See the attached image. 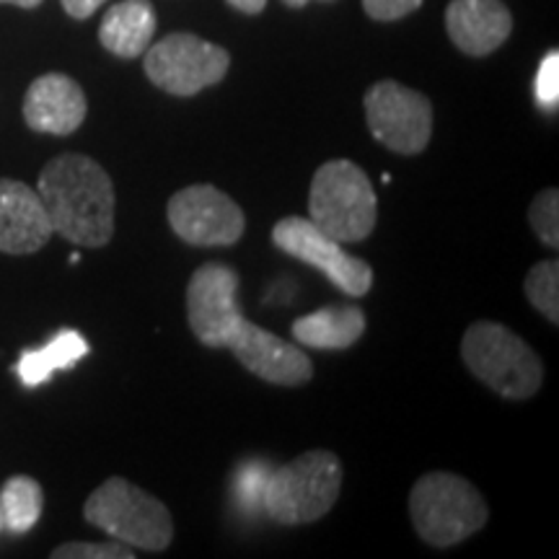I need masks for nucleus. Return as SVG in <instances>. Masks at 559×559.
I'll use <instances>...</instances> for the list:
<instances>
[{
    "instance_id": "obj_24",
    "label": "nucleus",
    "mask_w": 559,
    "mask_h": 559,
    "mask_svg": "<svg viewBox=\"0 0 559 559\" xmlns=\"http://www.w3.org/2000/svg\"><path fill=\"white\" fill-rule=\"evenodd\" d=\"M536 99L544 109H557L559 104V55L549 52L542 60L539 73H536Z\"/></svg>"
},
{
    "instance_id": "obj_29",
    "label": "nucleus",
    "mask_w": 559,
    "mask_h": 559,
    "mask_svg": "<svg viewBox=\"0 0 559 559\" xmlns=\"http://www.w3.org/2000/svg\"><path fill=\"white\" fill-rule=\"evenodd\" d=\"M285 5H290V9H304L306 3H309V0H283Z\"/></svg>"
},
{
    "instance_id": "obj_9",
    "label": "nucleus",
    "mask_w": 559,
    "mask_h": 559,
    "mask_svg": "<svg viewBox=\"0 0 559 559\" xmlns=\"http://www.w3.org/2000/svg\"><path fill=\"white\" fill-rule=\"evenodd\" d=\"M272 241L280 251L296 257L304 264L317 267L326 280H332L349 298H362L373 285V270L368 262L347 254L340 241L317 228L311 218L288 215L272 228Z\"/></svg>"
},
{
    "instance_id": "obj_1",
    "label": "nucleus",
    "mask_w": 559,
    "mask_h": 559,
    "mask_svg": "<svg viewBox=\"0 0 559 559\" xmlns=\"http://www.w3.org/2000/svg\"><path fill=\"white\" fill-rule=\"evenodd\" d=\"M37 192L52 230L79 247L102 249L115 236V185L94 158L62 153L39 174Z\"/></svg>"
},
{
    "instance_id": "obj_5",
    "label": "nucleus",
    "mask_w": 559,
    "mask_h": 559,
    "mask_svg": "<svg viewBox=\"0 0 559 559\" xmlns=\"http://www.w3.org/2000/svg\"><path fill=\"white\" fill-rule=\"evenodd\" d=\"M342 461L332 451L300 453L290 464L270 472L264 513L283 526L324 519L342 492Z\"/></svg>"
},
{
    "instance_id": "obj_30",
    "label": "nucleus",
    "mask_w": 559,
    "mask_h": 559,
    "mask_svg": "<svg viewBox=\"0 0 559 559\" xmlns=\"http://www.w3.org/2000/svg\"><path fill=\"white\" fill-rule=\"evenodd\" d=\"M0 528H3V513H0Z\"/></svg>"
},
{
    "instance_id": "obj_23",
    "label": "nucleus",
    "mask_w": 559,
    "mask_h": 559,
    "mask_svg": "<svg viewBox=\"0 0 559 559\" xmlns=\"http://www.w3.org/2000/svg\"><path fill=\"white\" fill-rule=\"evenodd\" d=\"M135 551H132L128 544L122 542H70L60 544L58 549H52V559H132Z\"/></svg>"
},
{
    "instance_id": "obj_19",
    "label": "nucleus",
    "mask_w": 559,
    "mask_h": 559,
    "mask_svg": "<svg viewBox=\"0 0 559 559\" xmlns=\"http://www.w3.org/2000/svg\"><path fill=\"white\" fill-rule=\"evenodd\" d=\"M45 508V492L32 477H11L0 489V513L3 526L13 534H26L39 521Z\"/></svg>"
},
{
    "instance_id": "obj_22",
    "label": "nucleus",
    "mask_w": 559,
    "mask_h": 559,
    "mask_svg": "<svg viewBox=\"0 0 559 559\" xmlns=\"http://www.w3.org/2000/svg\"><path fill=\"white\" fill-rule=\"evenodd\" d=\"M270 469L264 464H247L236 474V498L247 513L264 510V487H267Z\"/></svg>"
},
{
    "instance_id": "obj_20",
    "label": "nucleus",
    "mask_w": 559,
    "mask_h": 559,
    "mask_svg": "<svg viewBox=\"0 0 559 559\" xmlns=\"http://www.w3.org/2000/svg\"><path fill=\"white\" fill-rule=\"evenodd\" d=\"M523 290L536 311L551 324H559V262L547 260L534 264L523 280Z\"/></svg>"
},
{
    "instance_id": "obj_17",
    "label": "nucleus",
    "mask_w": 559,
    "mask_h": 559,
    "mask_svg": "<svg viewBox=\"0 0 559 559\" xmlns=\"http://www.w3.org/2000/svg\"><path fill=\"white\" fill-rule=\"evenodd\" d=\"M366 334V313L358 306L321 309L293 324V337L313 349H347Z\"/></svg>"
},
{
    "instance_id": "obj_28",
    "label": "nucleus",
    "mask_w": 559,
    "mask_h": 559,
    "mask_svg": "<svg viewBox=\"0 0 559 559\" xmlns=\"http://www.w3.org/2000/svg\"><path fill=\"white\" fill-rule=\"evenodd\" d=\"M0 3H13L19 9H37L41 0H0Z\"/></svg>"
},
{
    "instance_id": "obj_11",
    "label": "nucleus",
    "mask_w": 559,
    "mask_h": 559,
    "mask_svg": "<svg viewBox=\"0 0 559 559\" xmlns=\"http://www.w3.org/2000/svg\"><path fill=\"white\" fill-rule=\"evenodd\" d=\"M239 275L226 264H202L194 270L187 288V319L190 330L205 347H228L241 326V311L236 304Z\"/></svg>"
},
{
    "instance_id": "obj_7",
    "label": "nucleus",
    "mask_w": 559,
    "mask_h": 559,
    "mask_svg": "<svg viewBox=\"0 0 559 559\" xmlns=\"http://www.w3.org/2000/svg\"><path fill=\"white\" fill-rule=\"evenodd\" d=\"M228 52L194 34H169L145 50V73L151 83L174 96H194L226 79Z\"/></svg>"
},
{
    "instance_id": "obj_18",
    "label": "nucleus",
    "mask_w": 559,
    "mask_h": 559,
    "mask_svg": "<svg viewBox=\"0 0 559 559\" xmlns=\"http://www.w3.org/2000/svg\"><path fill=\"white\" fill-rule=\"evenodd\" d=\"M86 355L88 342L83 340V334L75 330H62L41 349H29V353L21 355L16 362V373L24 381V386L34 389L50 379L55 370L73 368Z\"/></svg>"
},
{
    "instance_id": "obj_15",
    "label": "nucleus",
    "mask_w": 559,
    "mask_h": 559,
    "mask_svg": "<svg viewBox=\"0 0 559 559\" xmlns=\"http://www.w3.org/2000/svg\"><path fill=\"white\" fill-rule=\"evenodd\" d=\"M453 45L472 58L495 52L513 32V16L500 0H453L445 11Z\"/></svg>"
},
{
    "instance_id": "obj_13",
    "label": "nucleus",
    "mask_w": 559,
    "mask_h": 559,
    "mask_svg": "<svg viewBox=\"0 0 559 559\" xmlns=\"http://www.w3.org/2000/svg\"><path fill=\"white\" fill-rule=\"evenodd\" d=\"M52 234L39 192L19 179H0V251L34 254L52 239Z\"/></svg>"
},
{
    "instance_id": "obj_10",
    "label": "nucleus",
    "mask_w": 559,
    "mask_h": 559,
    "mask_svg": "<svg viewBox=\"0 0 559 559\" xmlns=\"http://www.w3.org/2000/svg\"><path fill=\"white\" fill-rule=\"evenodd\" d=\"M169 226L192 247H230L243 236V210L213 185H194L169 200Z\"/></svg>"
},
{
    "instance_id": "obj_25",
    "label": "nucleus",
    "mask_w": 559,
    "mask_h": 559,
    "mask_svg": "<svg viewBox=\"0 0 559 559\" xmlns=\"http://www.w3.org/2000/svg\"><path fill=\"white\" fill-rule=\"evenodd\" d=\"M423 0H362V9L376 21H396L415 13Z\"/></svg>"
},
{
    "instance_id": "obj_16",
    "label": "nucleus",
    "mask_w": 559,
    "mask_h": 559,
    "mask_svg": "<svg viewBox=\"0 0 559 559\" xmlns=\"http://www.w3.org/2000/svg\"><path fill=\"white\" fill-rule=\"evenodd\" d=\"M156 24L151 0H122L104 13L99 39L117 58H138L151 47Z\"/></svg>"
},
{
    "instance_id": "obj_27",
    "label": "nucleus",
    "mask_w": 559,
    "mask_h": 559,
    "mask_svg": "<svg viewBox=\"0 0 559 559\" xmlns=\"http://www.w3.org/2000/svg\"><path fill=\"white\" fill-rule=\"evenodd\" d=\"M228 3L241 13H262L264 5H267V0H228Z\"/></svg>"
},
{
    "instance_id": "obj_12",
    "label": "nucleus",
    "mask_w": 559,
    "mask_h": 559,
    "mask_svg": "<svg viewBox=\"0 0 559 559\" xmlns=\"http://www.w3.org/2000/svg\"><path fill=\"white\" fill-rule=\"evenodd\" d=\"M228 349L249 373L277 386H304L313 376V362L304 349L247 319L241 321Z\"/></svg>"
},
{
    "instance_id": "obj_21",
    "label": "nucleus",
    "mask_w": 559,
    "mask_h": 559,
    "mask_svg": "<svg viewBox=\"0 0 559 559\" xmlns=\"http://www.w3.org/2000/svg\"><path fill=\"white\" fill-rule=\"evenodd\" d=\"M528 223L536 230L544 247H559V192L555 187L536 194V200L528 207Z\"/></svg>"
},
{
    "instance_id": "obj_6",
    "label": "nucleus",
    "mask_w": 559,
    "mask_h": 559,
    "mask_svg": "<svg viewBox=\"0 0 559 559\" xmlns=\"http://www.w3.org/2000/svg\"><path fill=\"white\" fill-rule=\"evenodd\" d=\"M83 515L132 549L164 551L174 542V519L164 502L122 477H111L83 506Z\"/></svg>"
},
{
    "instance_id": "obj_2",
    "label": "nucleus",
    "mask_w": 559,
    "mask_h": 559,
    "mask_svg": "<svg viewBox=\"0 0 559 559\" xmlns=\"http://www.w3.org/2000/svg\"><path fill=\"white\" fill-rule=\"evenodd\" d=\"M409 515L419 539L449 549L485 528L489 508L472 481L451 472H432L412 487Z\"/></svg>"
},
{
    "instance_id": "obj_14",
    "label": "nucleus",
    "mask_w": 559,
    "mask_h": 559,
    "mask_svg": "<svg viewBox=\"0 0 559 559\" xmlns=\"http://www.w3.org/2000/svg\"><path fill=\"white\" fill-rule=\"evenodd\" d=\"M86 94L73 79L62 73H47L26 91L24 120L34 132L70 135L86 120Z\"/></svg>"
},
{
    "instance_id": "obj_4",
    "label": "nucleus",
    "mask_w": 559,
    "mask_h": 559,
    "mask_svg": "<svg viewBox=\"0 0 559 559\" xmlns=\"http://www.w3.org/2000/svg\"><path fill=\"white\" fill-rule=\"evenodd\" d=\"M461 358L506 400H528L544 383V362L534 347L498 321H474L461 340Z\"/></svg>"
},
{
    "instance_id": "obj_8",
    "label": "nucleus",
    "mask_w": 559,
    "mask_h": 559,
    "mask_svg": "<svg viewBox=\"0 0 559 559\" xmlns=\"http://www.w3.org/2000/svg\"><path fill=\"white\" fill-rule=\"evenodd\" d=\"M370 135L400 156H417L432 135V107L428 96L396 81H381L366 94Z\"/></svg>"
},
{
    "instance_id": "obj_26",
    "label": "nucleus",
    "mask_w": 559,
    "mask_h": 559,
    "mask_svg": "<svg viewBox=\"0 0 559 559\" xmlns=\"http://www.w3.org/2000/svg\"><path fill=\"white\" fill-rule=\"evenodd\" d=\"M107 0H62V9L68 11V16L73 19H88L94 16V11H99V5Z\"/></svg>"
},
{
    "instance_id": "obj_3",
    "label": "nucleus",
    "mask_w": 559,
    "mask_h": 559,
    "mask_svg": "<svg viewBox=\"0 0 559 559\" xmlns=\"http://www.w3.org/2000/svg\"><path fill=\"white\" fill-rule=\"evenodd\" d=\"M309 215L317 228L340 243L368 239L379 221V198L368 174L347 158L326 160L311 181Z\"/></svg>"
}]
</instances>
